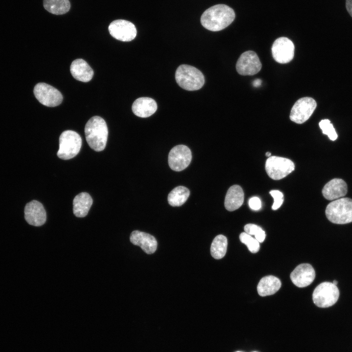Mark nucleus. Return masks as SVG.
Returning a JSON list of instances; mask_svg holds the SVG:
<instances>
[{
    "instance_id": "nucleus-1",
    "label": "nucleus",
    "mask_w": 352,
    "mask_h": 352,
    "mask_svg": "<svg viewBox=\"0 0 352 352\" xmlns=\"http://www.w3.org/2000/svg\"><path fill=\"white\" fill-rule=\"evenodd\" d=\"M235 18V12L232 8L225 4H219L209 8L203 13L200 22L209 30L219 31L229 26Z\"/></svg>"
},
{
    "instance_id": "nucleus-2",
    "label": "nucleus",
    "mask_w": 352,
    "mask_h": 352,
    "mask_svg": "<svg viewBox=\"0 0 352 352\" xmlns=\"http://www.w3.org/2000/svg\"><path fill=\"white\" fill-rule=\"evenodd\" d=\"M86 139L89 146L96 152L103 151L106 145L108 129L103 118L94 116L90 118L85 128Z\"/></svg>"
},
{
    "instance_id": "nucleus-3",
    "label": "nucleus",
    "mask_w": 352,
    "mask_h": 352,
    "mask_svg": "<svg viewBox=\"0 0 352 352\" xmlns=\"http://www.w3.org/2000/svg\"><path fill=\"white\" fill-rule=\"evenodd\" d=\"M175 78L181 88L189 91L201 88L205 82L202 73L195 67L188 65H181L177 67Z\"/></svg>"
},
{
    "instance_id": "nucleus-4",
    "label": "nucleus",
    "mask_w": 352,
    "mask_h": 352,
    "mask_svg": "<svg viewBox=\"0 0 352 352\" xmlns=\"http://www.w3.org/2000/svg\"><path fill=\"white\" fill-rule=\"evenodd\" d=\"M328 219L335 224L352 222V199L342 198L330 203L326 209Z\"/></svg>"
},
{
    "instance_id": "nucleus-5",
    "label": "nucleus",
    "mask_w": 352,
    "mask_h": 352,
    "mask_svg": "<svg viewBox=\"0 0 352 352\" xmlns=\"http://www.w3.org/2000/svg\"><path fill=\"white\" fill-rule=\"evenodd\" d=\"M82 138L76 132L71 130L63 132L59 137V149L57 153L59 158L70 159L79 152L82 146Z\"/></svg>"
},
{
    "instance_id": "nucleus-6",
    "label": "nucleus",
    "mask_w": 352,
    "mask_h": 352,
    "mask_svg": "<svg viewBox=\"0 0 352 352\" xmlns=\"http://www.w3.org/2000/svg\"><path fill=\"white\" fill-rule=\"evenodd\" d=\"M339 291L332 283L325 282L316 286L312 294V300L316 306L325 308L332 306L337 301Z\"/></svg>"
},
{
    "instance_id": "nucleus-7",
    "label": "nucleus",
    "mask_w": 352,
    "mask_h": 352,
    "mask_svg": "<svg viewBox=\"0 0 352 352\" xmlns=\"http://www.w3.org/2000/svg\"><path fill=\"white\" fill-rule=\"evenodd\" d=\"M265 170L268 176L274 180L283 178L294 170V163L289 159L272 156L265 162Z\"/></svg>"
},
{
    "instance_id": "nucleus-8",
    "label": "nucleus",
    "mask_w": 352,
    "mask_h": 352,
    "mask_svg": "<svg viewBox=\"0 0 352 352\" xmlns=\"http://www.w3.org/2000/svg\"><path fill=\"white\" fill-rule=\"evenodd\" d=\"M33 92L39 102L47 107L58 106L63 100V96L57 89L44 83L36 84Z\"/></svg>"
},
{
    "instance_id": "nucleus-9",
    "label": "nucleus",
    "mask_w": 352,
    "mask_h": 352,
    "mask_svg": "<svg viewBox=\"0 0 352 352\" xmlns=\"http://www.w3.org/2000/svg\"><path fill=\"white\" fill-rule=\"evenodd\" d=\"M316 106V102L312 98L306 97L298 99L291 110L290 120L297 124L304 123L311 116Z\"/></svg>"
},
{
    "instance_id": "nucleus-10",
    "label": "nucleus",
    "mask_w": 352,
    "mask_h": 352,
    "mask_svg": "<svg viewBox=\"0 0 352 352\" xmlns=\"http://www.w3.org/2000/svg\"><path fill=\"white\" fill-rule=\"evenodd\" d=\"M190 149L184 145H178L173 147L168 155V163L170 168L179 172L186 168L192 160Z\"/></svg>"
},
{
    "instance_id": "nucleus-11",
    "label": "nucleus",
    "mask_w": 352,
    "mask_h": 352,
    "mask_svg": "<svg viewBox=\"0 0 352 352\" xmlns=\"http://www.w3.org/2000/svg\"><path fill=\"white\" fill-rule=\"evenodd\" d=\"M236 68L242 75H253L262 68L261 62L257 54L251 50L243 52L238 59Z\"/></svg>"
},
{
    "instance_id": "nucleus-12",
    "label": "nucleus",
    "mask_w": 352,
    "mask_h": 352,
    "mask_svg": "<svg viewBox=\"0 0 352 352\" xmlns=\"http://www.w3.org/2000/svg\"><path fill=\"white\" fill-rule=\"evenodd\" d=\"M271 51L274 59L278 63L286 64L290 62L294 57V45L286 37H280L273 43Z\"/></svg>"
},
{
    "instance_id": "nucleus-13",
    "label": "nucleus",
    "mask_w": 352,
    "mask_h": 352,
    "mask_svg": "<svg viewBox=\"0 0 352 352\" xmlns=\"http://www.w3.org/2000/svg\"><path fill=\"white\" fill-rule=\"evenodd\" d=\"M109 31L113 38L122 42L131 41L137 34L135 25L125 20L113 21L109 26Z\"/></svg>"
},
{
    "instance_id": "nucleus-14",
    "label": "nucleus",
    "mask_w": 352,
    "mask_h": 352,
    "mask_svg": "<svg viewBox=\"0 0 352 352\" xmlns=\"http://www.w3.org/2000/svg\"><path fill=\"white\" fill-rule=\"evenodd\" d=\"M24 218L28 224L35 226L43 225L46 220V213L41 203L33 200L24 208Z\"/></svg>"
},
{
    "instance_id": "nucleus-15",
    "label": "nucleus",
    "mask_w": 352,
    "mask_h": 352,
    "mask_svg": "<svg viewBox=\"0 0 352 352\" xmlns=\"http://www.w3.org/2000/svg\"><path fill=\"white\" fill-rule=\"evenodd\" d=\"M315 277V272L309 264L298 265L291 273L290 279L297 286L304 287L310 285Z\"/></svg>"
},
{
    "instance_id": "nucleus-16",
    "label": "nucleus",
    "mask_w": 352,
    "mask_h": 352,
    "mask_svg": "<svg viewBox=\"0 0 352 352\" xmlns=\"http://www.w3.org/2000/svg\"><path fill=\"white\" fill-rule=\"evenodd\" d=\"M130 240L133 244L139 246L148 254H153L156 250L157 241L153 236L148 233L133 231L131 234Z\"/></svg>"
},
{
    "instance_id": "nucleus-17",
    "label": "nucleus",
    "mask_w": 352,
    "mask_h": 352,
    "mask_svg": "<svg viewBox=\"0 0 352 352\" xmlns=\"http://www.w3.org/2000/svg\"><path fill=\"white\" fill-rule=\"evenodd\" d=\"M347 191V185L344 180L334 178L326 184L322 189V194L327 199L332 200L343 197Z\"/></svg>"
},
{
    "instance_id": "nucleus-18",
    "label": "nucleus",
    "mask_w": 352,
    "mask_h": 352,
    "mask_svg": "<svg viewBox=\"0 0 352 352\" xmlns=\"http://www.w3.org/2000/svg\"><path fill=\"white\" fill-rule=\"evenodd\" d=\"M156 102L150 97H143L136 99L132 104V110L136 116L146 118L153 115L156 110Z\"/></svg>"
},
{
    "instance_id": "nucleus-19",
    "label": "nucleus",
    "mask_w": 352,
    "mask_h": 352,
    "mask_svg": "<svg viewBox=\"0 0 352 352\" xmlns=\"http://www.w3.org/2000/svg\"><path fill=\"white\" fill-rule=\"evenodd\" d=\"M72 76L76 80L88 82L91 80L93 76V70L89 65L82 59L73 61L70 67Z\"/></svg>"
},
{
    "instance_id": "nucleus-20",
    "label": "nucleus",
    "mask_w": 352,
    "mask_h": 352,
    "mask_svg": "<svg viewBox=\"0 0 352 352\" xmlns=\"http://www.w3.org/2000/svg\"><path fill=\"white\" fill-rule=\"evenodd\" d=\"M244 200V193L241 187L238 185L231 186L228 190L224 200L226 210L233 211L239 208Z\"/></svg>"
},
{
    "instance_id": "nucleus-21",
    "label": "nucleus",
    "mask_w": 352,
    "mask_h": 352,
    "mask_svg": "<svg viewBox=\"0 0 352 352\" xmlns=\"http://www.w3.org/2000/svg\"><path fill=\"white\" fill-rule=\"evenodd\" d=\"M91 196L86 192H82L74 198L73 201V212L74 215L79 218L86 216L92 204Z\"/></svg>"
},
{
    "instance_id": "nucleus-22",
    "label": "nucleus",
    "mask_w": 352,
    "mask_h": 352,
    "mask_svg": "<svg viewBox=\"0 0 352 352\" xmlns=\"http://www.w3.org/2000/svg\"><path fill=\"white\" fill-rule=\"evenodd\" d=\"M279 279L269 275L262 278L257 286L258 294L261 296L271 295L275 293L281 287Z\"/></svg>"
},
{
    "instance_id": "nucleus-23",
    "label": "nucleus",
    "mask_w": 352,
    "mask_h": 352,
    "mask_svg": "<svg viewBox=\"0 0 352 352\" xmlns=\"http://www.w3.org/2000/svg\"><path fill=\"white\" fill-rule=\"evenodd\" d=\"M189 190L182 186L173 189L168 196L169 204L173 207L180 206L183 204L190 195Z\"/></svg>"
},
{
    "instance_id": "nucleus-24",
    "label": "nucleus",
    "mask_w": 352,
    "mask_h": 352,
    "mask_svg": "<svg viewBox=\"0 0 352 352\" xmlns=\"http://www.w3.org/2000/svg\"><path fill=\"white\" fill-rule=\"evenodd\" d=\"M44 8L49 12L55 15H63L70 9L69 0H44Z\"/></svg>"
},
{
    "instance_id": "nucleus-25",
    "label": "nucleus",
    "mask_w": 352,
    "mask_h": 352,
    "mask_svg": "<svg viewBox=\"0 0 352 352\" xmlns=\"http://www.w3.org/2000/svg\"><path fill=\"white\" fill-rule=\"evenodd\" d=\"M227 247V239L223 235L217 236L213 240L210 248L212 256L216 259H220L225 255Z\"/></svg>"
},
{
    "instance_id": "nucleus-26",
    "label": "nucleus",
    "mask_w": 352,
    "mask_h": 352,
    "mask_svg": "<svg viewBox=\"0 0 352 352\" xmlns=\"http://www.w3.org/2000/svg\"><path fill=\"white\" fill-rule=\"evenodd\" d=\"M241 242L245 244L248 250L253 253H256L260 249L259 242L255 238H253L250 235L245 232H242L240 235Z\"/></svg>"
},
{
    "instance_id": "nucleus-27",
    "label": "nucleus",
    "mask_w": 352,
    "mask_h": 352,
    "mask_svg": "<svg viewBox=\"0 0 352 352\" xmlns=\"http://www.w3.org/2000/svg\"><path fill=\"white\" fill-rule=\"evenodd\" d=\"M244 230L245 232L249 235L255 236V238L259 242H263L265 238L264 231L259 226L249 223L244 226Z\"/></svg>"
},
{
    "instance_id": "nucleus-28",
    "label": "nucleus",
    "mask_w": 352,
    "mask_h": 352,
    "mask_svg": "<svg viewBox=\"0 0 352 352\" xmlns=\"http://www.w3.org/2000/svg\"><path fill=\"white\" fill-rule=\"evenodd\" d=\"M319 125L322 130L323 133L327 135L331 140L334 141L337 139V134L336 132L329 119L322 120L319 122Z\"/></svg>"
},
{
    "instance_id": "nucleus-29",
    "label": "nucleus",
    "mask_w": 352,
    "mask_h": 352,
    "mask_svg": "<svg viewBox=\"0 0 352 352\" xmlns=\"http://www.w3.org/2000/svg\"><path fill=\"white\" fill-rule=\"evenodd\" d=\"M274 199V202L272 206L273 210H277L280 208L284 201V195L278 190H271L269 192Z\"/></svg>"
},
{
    "instance_id": "nucleus-30",
    "label": "nucleus",
    "mask_w": 352,
    "mask_h": 352,
    "mask_svg": "<svg viewBox=\"0 0 352 352\" xmlns=\"http://www.w3.org/2000/svg\"><path fill=\"white\" fill-rule=\"evenodd\" d=\"M248 203L250 208L254 210H259L262 206L261 200L257 197L251 198L249 199Z\"/></svg>"
},
{
    "instance_id": "nucleus-31",
    "label": "nucleus",
    "mask_w": 352,
    "mask_h": 352,
    "mask_svg": "<svg viewBox=\"0 0 352 352\" xmlns=\"http://www.w3.org/2000/svg\"><path fill=\"white\" fill-rule=\"evenodd\" d=\"M346 7L349 14L352 17V0H346Z\"/></svg>"
},
{
    "instance_id": "nucleus-32",
    "label": "nucleus",
    "mask_w": 352,
    "mask_h": 352,
    "mask_svg": "<svg viewBox=\"0 0 352 352\" xmlns=\"http://www.w3.org/2000/svg\"><path fill=\"white\" fill-rule=\"evenodd\" d=\"M261 84H262V81H261V80H260L259 79H257L255 80L253 83V86L255 87H259V86H260L261 85Z\"/></svg>"
},
{
    "instance_id": "nucleus-33",
    "label": "nucleus",
    "mask_w": 352,
    "mask_h": 352,
    "mask_svg": "<svg viewBox=\"0 0 352 352\" xmlns=\"http://www.w3.org/2000/svg\"><path fill=\"white\" fill-rule=\"evenodd\" d=\"M332 283L336 286L338 284V282L336 280H334Z\"/></svg>"
},
{
    "instance_id": "nucleus-34",
    "label": "nucleus",
    "mask_w": 352,
    "mask_h": 352,
    "mask_svg": "<svg viewBox=\"0 0 352 352\" xmlns=\"http://www.w3.org/2000/svg\"><path fill=\"white\" fill-rule=\"evenodd\" d=\"M265 155H266V156H267L270 157V155H271V153H269V152H267V153L265 154Z\"/></svg>"
},
{
    "instance_id": "nucleus-35",
    "label": "nucleus",
    "mask_w": 352,
    "mask_h": 352,
    "mask_svg": "<svg viewBox=\"0 0 352 352\" xmlns=\"http://www.w3.org/2000/svg\"></svg>"
},
{
    "instance_id": "nucleus-36",
    "label": "nucleus",
    "mask_w": 352,
    "mask_h": 352,
    "mask_svg": "<svg viewBox=\"0 0 352 352\" xmlns=\"http://www.w3.org/2000/svg\"></svg>"
}]
</instances>
